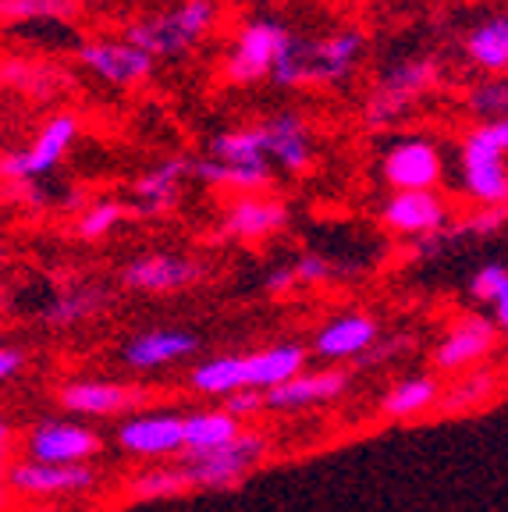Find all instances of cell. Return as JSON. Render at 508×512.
Listing matches in <instances>:
<instances>
[{
	"instance_id": "6da1fadb",
	"label": "cell",
	"mask_w": 508,
	"mask_h": 512,
	"mask_svg": "<svg viewBox=\"0 0 508 512\" xmlns=\"http://www.w3.org/2000/svg\"><path fill=\"white\" fill-rule=\"evenodd\" d=\"M210 22H214V4L210 0H185L182 8L171 11V15L135 25L132 43L143 47L146 54H175V50H185L189 43H196L210 29Z\"/></svg>"
},
{
	"instance_id": "7a4b0ae2",
	"label": "cell",
	"mask_w": 508,
	"mask_h": 512,
	"mask_svg": "<svg viewBox=\"0 0 508 512\" xmlns=\"http://www.w3.org/2000/svg\"><path fill=\"white\" fill-rule=\"evenodd\" d=\"M263 459V438L260 434H239L224 448L192 456L189 473L192 488H235L249 470Z\"/></svg>"
},
{
	"instance_id": "3957f363",
	"label": "cell",
	"mask_w": 508,
	"mask_h": 512,
	"mask_svg": "<svg viewBox=\"0 0 508 512\" xmlns=\"http://www.w3.org/2000/svg\"><path fill=\"white\" fill-rule=\"evenodd\" d=\"M292 36H288L281 25L274 22H253L246 32L239 36V47H235V57L228 61V75L235 82H253L260 75H267L278 57L288 50Z\"/></svg>"
},
{
	"instance_id": "277c9868",
	"label": "cell",
	"mask_w": 508,
	"mask_h": 512,
	"mask_svg": "<svg viewBox=\"0 0 508 512\" xmlns=\"http://www.w3.org/2000/svg\"><path fill=\"white\" fill-rule=\"evenodd\" d=\"M82 64H89L100 79L114 82V86H132V82L150 75V57L135 43H89L79 50Z\"/></svg>"
},
{
	"instance_id": "5b68a950",
	"label": "cell",
	"mask_w": 508,
	"mask_h": 512,
	"mask_svg": "<svg viewBox=\"0 0 508 512\" xmlns=\"http://www.w3.org/2000/svg\"><path fill=\"white\" fill-rule=\"evenodd\" d=\"M93 484V470L82 463H22L11 470V488L25 495H64V491H82Z\"/></svg>"
},
{
	"instance_id": "8992f818",
	"label": "cell",
	"mask_w": 508,
	"mask_h": 512,
	"mask_svg": "<svg viewBox=\"0 0 508 512\" xmlns=\"http://www.w3.org/2000/svg\"><path fill=\"white\" fill-rule=\"evenodd\" d=\"M96 448H100V438L72 424H43L29 438V452L40 463H82L96 456Z\"/></svg>"
},
{
	"instance_id": "52a82bcc",
	"label": "cell",
	"mask_w": 508,
	"mask_h": 512,
	"mask_svg": "<svg viewBox=\"0 0 508 512\" xmlns=\"http://www.w3.org/2000/svg\"><path fill=\"white\" fill-rule=\"evenodd\" d=\"M430 82H434V68L430 64H405V68H398L391 79H384V86L370 100V121L384 125V121L398 118Z\"/></svg>"
},
{
	"instance_id": "ba28073f",
	"label": "cell",
	"mask_w": 508,
	"mask_h": 512,
	"mask_svg": "<svg viewBox=\"0 0 508 512\" xmlns=\"http://www.w3.org/2000/svg\"><path fill=\"white\" fill-rule=\"evenodd\" d=\"M121 445L135 456H175L185 448V420L178 416H146L121 427Z\"/></svg>"
},
{
	"instance_id": "9c48e42d",
	"label": "cell",
	"mask_w": 508,
	"mask_h": 512,
	"mask_svg": "<svg viewBox=\"0 0 508 512\" xmlns=\"http://www.w3.org/2000/svg\"><path fill=\"white\" fill-rule=\"evenodd\" d=\"M384 175L402 192L409 189H430L441 178V157L430 143H402L384 160Z\"/></svg>"
},
{
	"instance_id": "30bf717a",
	"label": "cell",
	"mask_w": 508,
	"mask_h": 512,
	"mask_svg": "<svg viewBox=\"0 0 508 512\" xmlns=\"http://www.w3.org/2000/svg\"><path fill=\"white\" fill-rule=\"evenodd\" d=\"M72 136H75V118H54L40 132V139H36V146H32L29 153H11V157H4V175L25 178V175L50 171L57 160H61L64 146L72 143Z\"/></svg>"
},
{
	"instance_id": "8fae6325",
	"label": "cell",
	"mask_w": 508,
	"mask_h": 512,
	"mask_svg": "<svg viewBox=\"0 0 508 512\" xmlns=\"http://www.w3.org/2000/svg\"><path fill=\"white\" fill-rule=\"evenodd\" d=\"M445 210L437 203V196H430V189H409L398 192L395 200L384 207V224L395 228V232H409V235H423L434 232L441 224Z\"/></svg>"
},
{
	"instance_id": "7c38bea8",
	"label": "cell",
	"mask_w": 508,
	"mask_h": 512,
	"mask_svg": "<svg viewBox=\"0 0 508 512\" xmlns=\"http://www.w3.org/2000/svg\"><path fill=\"white\" fill-rule=\"evenodd\" d=\"M466 185L484 203L508 200V175L498 150H487L480 143H466Z\"/></svg>"
},
{
	"instance_id": "4fadbf2b",
	"label": "cell",
	"mask_w": 508,
	"mask_h": 512,
	"mask_svg": "<svg viewBox=\"0 0 508 512\" xmlns=\"http://www.w3.org/2000/svg\"><path fill=\"white\" fill-rule=\"evenodd\" d=\"M349 374L345 370H324V374H306L292 377V381L270 388L267 402L270 406H310V402H327L334 395L345 392Z\"/></svg>"
},
{
	"instance_id": "5bb4252c",
	"label": "cell",
	"mask_w": 508,
	"mask_h": 512,
	"mask_svg": "<svg viewBox=\"0 0 508 512\" xmlns=\"http://www.w3.org/2000/svg\"><path fill=\"white\" fill-rule=\"evenodd\" d=\"M135 402H143V392L125 388V384H96V381H82V384H68L61 392V406L75 409V413H118L128 409Z\"/></svg>"
},
{
	"instance_id": "9a60e30c",
	"label": "cell",
	"mask_w": 508,
	"mask_h": 512,
	"mask_svg": "<svg viewBox=\"0 0 508 512\" xmlns=\"http://www.w3.org/2000/svg\"><path fill=\"white\" fill-rule=\"evenodd\" d=\"M196 278V267L178 256H146L125 271V285L139 292H175Z\"/></svg>"
},
{
	"instance_id": "2e32d148",
	"label": "cell",
	"mask_w": 508,
	"mask_h": 512,
	"mask_svg": "<svg viewBox=\"0 0 508 512\" xmlns=\"http://www.w3.org/2000/svg\"><path fill=\"white\" fill-rule=\"evenodd\" d=\"M494 342V328L484 317H469L462 320L459 328L445 338V345L437 349V367L441 370H459L466 363L480 360Z\"/></svg>"
},
{
	"instance_id": "e0dca14e",
	"label": "cell",
	"mask_w": 508,
	"mask_h": 512,
	"mask_svg": "<svg viewBox=\"0 0 508 512\" xmlns=\"http://www.w3.org/2000/svg\"><path fill=\"white\" fill-rule=\"evenodd\" d=\"M306 352L299 345H278V349L249 356V388H278V384L299 377Z\"/></svg>"
},
{
	"instance_id": "ac0fdd59",
	"label": "cell",
	"mask_w": 508,
	"mask_h": 512,
	"mask_svg": "<svg viewBox=\"0 0 508 512\" xmlns=\"http://www.w3.org/2000/svg\"><path fill=\"white\" fill-rule=\"evenodd\" d=\"M239 438V416L224 413H196L185 420V448L192 456H203V452H214Z\"/></svg>"
},
{
	"instance_id": "d6986e66",
	"label": "cell",
	"mask_w": 508,
	"mask_h": 512,
	"mask_svg": "<svg viewBox=\"0 0 508 512\" xmlns=\"http://www.w3.org/2000/svg\"><path fill=\"white\" fill-rule=\"evenodd\" d=\"M281 224H285V207L270 200H253V196L239 200L228 214V232L239 239H260V235L278 232Z\"/></svg>"
},
{
	"instance_id": "ffe728a7",
	"label": "cell",
	"mask_w": 508,
	"mask_h": 512,
	"mask_svg": "<svg viewBox=\"0 0 508 512\" xmlns=\"http://www.w3.org/2000/svg\"><path fill=\"white\" fill-rule=\"evenodd\" d=\"M196 349V338L182 335V331H153V335L135 338L125 349V360L132 367H157V363H171L185 352Z\"/></svg>"
},
{
	"instance_id": "44dd1931",
	"label": "cell",
	"mask_w": 508,
	"mask_h": 512,
	"mask_svg": "<svg viewBox=\"0 0 508 512\" xmlns=\"http://www.w3.org/2000/svg\"><path fill=\"white\" fill-rule=\"evenodd\" d=\"M374 335H377V328L370 317H342L320 331L317 349L324 352V356H356L366 345H374Z\"/></svg>"
},
{
	"instance_id": "7402d4cb",
	"label": "cell",
	"mask_w": 508,
	"mask_h": 512,
	"mask_svg": "<svg viewBox=\"0 0 508 512\" xmlns=\"http://www.w3.org/2000/svg\"><path fill=\"white\" fill-rule=\"evenodd\" d=\"M192 384L207 395H235L249 388V356H221L192 374Z\"/></svg>"
},
{
	"instance_id": "603a6c76",
	"label": "cell",
	"mask_w": 508,
	"mask_h": 512,
	"mask_svg": "<svg viewBox=\"0 0 508 512\" xmlns=\"http://www.w3.org/2000/svg\"><path fill=\"white\" fill-rule=\"evenodd\" d=\"M263 132H267V150L278 153V160L285 164V168H292V171L306 168L310 153H306V132H302L299 121H295V118H278L274 125L263 128Z\"/></svg>"
},
{
	"instance_id": "cb8c5ba5",
	"label": "cell",
	"mask_w": 508,
	"mask_h": 512,
	"mask_svg": "<svg viewBox=\"0 0 508 512\" xmlns=\"http://www.w3.org/2000/svg\"><path fill=\"white\" fill-rule=\"evenodd\" d=\"M469 57L487 72L508 68V22H491L469 36Z\"/></svg>"
},
{
	"instance_id": "d4e9b609",
	"label": "cell",
	"mask_w": 508,
	"mask_h": 512,
	"mask_svg": "<svg viewBox=\"0 0 508 512\" xmlns=\"http://www.w3.org/2000/svg\"><path fill=\"white\" fill-rule=\"evenodd\" d=\"M185 171H189L185 160H167V164H160L157 171L139 178V182H135V192H139V200H143V210H160L175 200V182L185 175Z\"/></svg>"
},
{
	"instance_id": "484cf974",
	"label": "cell",
	"mask_w": 508,
	"mask_h": 512,
	"mask_svg": "<svg viewBox=\"0 0 508 512\" xmlns=\"http://www.w3.org/2000/svg\"><path fill=\"white\" fill-rule=\"evenodd\" d=\"M491 392H494L491 374H484V370H480V374H469L437 399V413L445 416V413H466V409H477L480 402L491 399Z\"/></svg>"
},
{
	"instance_id": "4316f807",
	"label": "cell",
	"mask_w": 508,
	"mask_h": 512,
	"mask_svg": "<svg viewBox=\"0 0 508 512\" xmlns=\"http://www.w3.org/2000/svg\"><path fill=\"white\" fill-rule=\"evenodd\" d=\"M217 157L224 164H263V150H267V132L253 128V132H228L214 143Z\"/></svg>"
},
{
	"instance_id": "83f0119b",
	"label": "cell",
	"mask_w": 508,
	"mask_h": 512,
	"mask_svg": "<svg viewBox=\"0 0 508 512\" xmlns=\"http://www.w3.org/2000/svg\"><path fill=\"white\" fill-rule=\"evenodd\" d=\"M185 488H192V480L185 470H153V473H139V477L128 484L132 498H171L182 495Z\"/></svg>"
},
{
	"instance_id": "f1b7e54d",
	"label": "cell",
	"mask_w": 508,
	"mask_h": 512,
	"mask_svg": "<svg viewBox=\"0 0 508 512\" xmlns=\"http://www.w3.org/2000/svg\"><path fill=\"white\" fill-rule=\"evenodd\" d=\"M199 175L210 182L235 185V189H260L267 185V164H199Z\"/></svg>"
},
{
	"instance_id": "f546056e",
	"label": "cell",
	"mask_w": 508,
	"mask_h": 512,
	"mask_svg": "<svg viewBox=\"0 0 508 512\" xmlns=\"http://www.w3.org/2000/svg\"><path fill=\"white\" fill-rule=\"evenodd\" d=\"M430 402H437V388L420 377V381L398 384L395 392L384 399V413H391V416H413V413H420V409H427Z\"/></svg>"
},
{
	"instance_id": "4dcf8cb0",
	"label": "cell",
	"mask_w": 508,
	"mask_h": 512,
	"mask_svg": "<svg viewBox=\"0 0 508 512\" xmlns=\"http://www.w3.org/2000/svg\"><path fill=\"white\" fill-rule=\"evenodd\" d=\"M118 217H121L118 203H100V207H93L86 217H82L79 235H82V239H100V235H107L114 224H118Z\"/></svg>"
},
{
	"instance_id": "1f68e13d",
	"label": "cell",
	"mask_w": 508,
	"mask_h": 512,
	"mask_svg": "<svg viewBox=\"0 0 508 512\" xmlns=\"http://www.w3.org/2000/svg\"><path fill=\"white\" fill-rule=\"evenodd\" d=\"M96 306V299L93 296H82V292H75V296H68V299H61V303L54 306V310L47 313L54 324H72V320H79V317H86L89 310Z\"/></svg>"
},
{
	"instance_id": "d6a6232c",
	"label": "cell",
	"mask_w": 508,
	"mask_h": 512,
	"mask_svg": "<svg viewBox=\"0 0 508 512\" xmlns=\"http://www.w3.org/2000/svg\"><path fill=\"white\" fill-rule=\"evenodd\" d=\"M505 281H508V271L505 267H498V264H491V267H484V271L473 278V296H480V299H498V292L505 288Z\"/></svg>"
},
{
	"instance_id": "836d02e7",
	"label": "cell",
	"mask_w": 508,
	"mask_h": 512,
	"mask_svg": "<svg viewBox=\"0 0 508 512\" xmlns=\"http://www.w3.org/2000/svg\"><path fill=\"white\" fill-rule=\"evenodd\" d=\"M473 107L484 114H508V86L505 82H494V86L480 89V93L473 96Z\"/></svg>"
},
{
	"instance_id": "e575fe53",
	"label": "cell",
	"mask_w": 508,
	"mask_h": 512,
	"mask_svg": "<svg viewBox=\"0 0 508 512\" xmlns=\"http://www.w3.org/2000/svg\"><path fill=\"white\" fill-rule=\"evenodd\" d=\"M469 143H480V146H487V150L505 153V150H508V118L491 121V125L477 128V132L469 136Z\"/></svg>"
},
{
	"instance_id": "d590c367",
	"label": "cell",
	"mask_w": 508,
	"mask_h": 512,
	"mask_svg": "<svg viewBox=\"0 0 508 512\" xmlns=\"http://www.w3.org/2000/svg\"><path fill=\"white\" fill-rule=\"evenodd\" d=\"M505 217H508V210L501 207V203H487L484 214H477L473 221H469V232H494V228H498Z\"/></svg>"
},
{
	"instance_id": "8d00e7d4",
	"label": "cell",
	"mask_w": 508,
	"mask_h": 512,
	"mask_svg": "<svg viewBox=\"0 0 508 512\" xmlns=\"http://www.w3.org/2000/svg\"><path fill=\"white\" fill-rule=\"evenodd\" d=\"M253 409H260V395L253 392H235L228 399V413L239 416V413H253Z\"/></svg>"
},
{
	"instance_id": "74e56055",
	"label": "cell",
	"mask_w": 508,
	"mask_h": 512,
	"mask_svg": "<svg viewBox=\"0 0 508 512\" xmlns=\"http://www.w3.org/2000/svg\"><path fill=\"white\" fill-rule=\"evenodd\" d=\"M18 367H22V352H18V349L0 352V377H4V381H8V377H15Z\"/></svg>"
},
{
	"instance_id": "f35d334b",
	"label": "cell",
	"mask_w": 508,
	"mask_h": 512,
	"mask_svg": "<svg viewBox=\"0 0 508 512\" xmlns=\"http://www.w3.org/2000/svg\"><path fill=\"white\" fill-rule=\"evenodd\" d=\"M494 306H498V320H501V328H508V281L505 288L498 292V299H494Z\"/></svg>"
}]
</instances>
